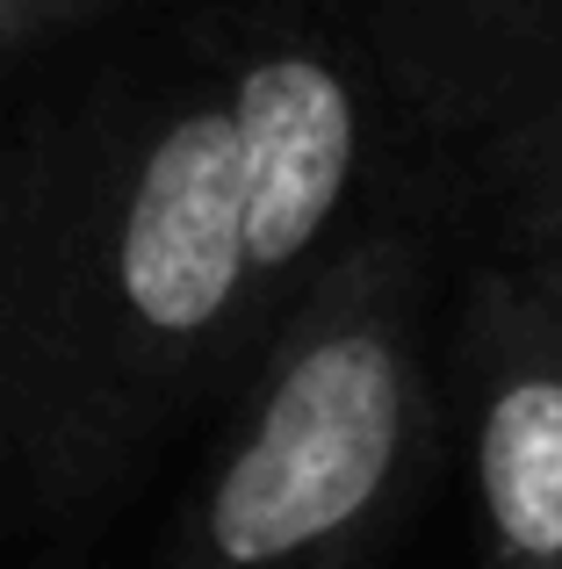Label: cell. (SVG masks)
I'll return each instance as SVG.
<instances>
[{
	"instance_id": "obj_2",
	"label": "cell",
	"mask_w": 562,
	"mask_h": 569,
	"mask_svg": "<svg viewBox=\"0 0 562 569\" xmlns=\"http://www.w3.org/2000/svg\"><path fill=\"white\" fill-rule=\"evenodd\" d=\"M425 238L353 223L245 353L253 382L188 490L167 562L281 569L390 541L433 455Z\"/></svg>"
},
{
	"instance_id": "obj_1",
	"label": "cell",
	"mask_w": 562,
	"mask_h": 569,
	"mask_svg": "<svg viewBox=\"0 0 562 569\" xmlns=\"http://www.w3.org/2000/svg\"><path fill=\"white\" fill-rule=\"evenodd\" d=\"M253 353L224 87L101 80L22 130L0 519L80 533Z\"/></svg>"
},
{
	"instance_id": "obj_4",
	"label": "cell",
	"mask_w": 562,
	"mask_h": 569,
	"mask_svg": "<svg viewBox=\"0 0 562 569\" xmlns=\"http://www.w3.org/2000/svg\"><path fill=\"white\" fill-rule=\"evenodd\" d=\"M469 512L491 562L562 569V260L498 252L454 310Z\"/></svg>"
},
{
	"instance_id": "obj_8",
	"label": "cell",
	"mask_w": 562,
	"mask_h": 569,
	"mask_svg": "<svg viewBox=\"0 0 562 569\" xmlns=\"http://www.w3.org/2000/svg\"><path fill=\"white\" fill-rule=\"evenodd\" d=\"M123 8H144V0H0V58H22L43 37H66V29L123 14Z\"/></svg>"
},
{
	"instance_id": "obj_6",
	"label": "cell",
	"mask_w": 562,
	"mask_h": 569,
	"mask_svg": "<svg viewBox=\"0 0 562 569\" xmlns=\"http://www.w3.org/2000/svg\"><path fill=\"white\" fill-rule=\"evenodd\" d=\"M469 152H476V194L491 209L498 246L562 260V94H549L520 123L476 138Z\"/></svg>"
},
{
	"instance_id": "obj_5",
	"label": "cell",
	"mask_w": 562,
	"mask_h": 569,
	"mask_svg": "<svg viewBox=\"0 0 562 569\" xmlns=\"http://www.w3.org/2000/svg\"><path fill=\"white\" fill-rule=\"evenodd\" d=\"M368 51L411 123L476 144L562 94V0H368Z\"/></svg>"
},
{
	"instance_id": "obj_3",
	"label": "cell",
	"mask_w": 562,
	"mask_h": 569,
	"mask_svg": "<svg viewBox=\"0 0 562 569\" xmlns=\"http://www.w3.org/2000/svg\"><path fill=\"white\" fill-rule=\"evenodd\" d=\"M239 173L245 318L253 347L274 310L318 274L353 231L368 173V101L347 58L303 29H253L217 58Z\"/></svg>"
},
{
	"instance_id": "obj_7",
	"label": "cell",
	"mask_w": 562,
	"mask_h": 569,
	"mask_svg": "<svg viewBox=\"0 0 562 569\" xmlns=\"http://www.w3.org/2000/svg\"><path fill=\"white\" fill-rule=\"evenodd\" d=\"M14 238H22V130H0V440H8V353H14Z\"/></svg>"
}]
</instances>
